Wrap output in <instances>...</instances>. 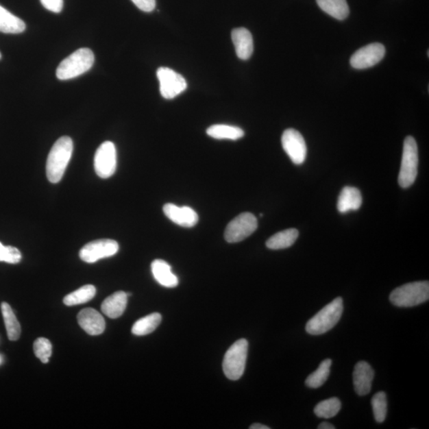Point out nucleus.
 Returning a JSON list of instances; mask_svg holds the SVG:
<instances>
[{
    "mask_svg": "<svg viewBox=\"0 0 429 429\" xmlns=\"http://www.w3.org/2000/svg\"><path fill=\"white\" fill-rule=\"evenodd\" d=\"M299 236V232L295 228H289L286 230L278 232L269 238L266 245L271 250H282L291 247L296 242Z\"/></svg>",
    "mask_w": 429,
    "mask_h": 429,
    "instance_id": "aec40b11",
    "label": "nucleus"
},
{
    "mask_svg": "<svg viewBox=\"0 0 429 429\" xmlns=\"http://www.w3.org/2000/svg\"><path fill=\"white\" fill-rule=\"evenodd\" d=\"M117 167V152L112 142L103 143L94 158V168L97 176L103 179L111 177Z\"/></svg>",
    "mask_w": 429,
    "mask_h": 429,
    "instance_id": "6e6552de",
    "label": "nucleus"
},
{
    "mask_svg": "<svg viewBox=\"0 0 429 429\" xmlns=\"http://www.w3.org/2000/svg\"><path fill=\"white\" fill-rule=\"evenodd\" d=\"M258 219L250 212L239 214L228 224L224 238L228 243L242 242L257 230Z\"/></svg>",
    "mask_w": 429,
    "mask_h": 429,
    "instance_id": "0eeeda50",
    "label": "nucleus"
},
{
    "mask_svg": "<svg viewBox=\"0 0 429 429\" xmlns=\"http://www.w3.org/2000/svg\"><path fill=\"white\" fill-rule=\"evenodd\" d=\"M26 29V24L13 14L0 6V32L4 34H20Z\"/></svg>",
    "mask_w": 429,
    "mask_h": 429,
    "instance_id": "412c9836",
    "label": "nucleus"
},
{
    "mask_svg": "<svg viewBox=\"0 0 429 429\" xmlns=\"http://www.w3.org/2000/svg\"><path fill=\"white\" fill-rule=\"evenodd\" d=\"M375 372L368 363L358 362L353 372L354 387L358 395L365 396L371 392Z\"/></svg>",
    "mask_w": 429,
    "mask_h": 429,
    "instance_id": "2eb2a0df",
    "label": "nucleus"
},
{
    "mask_svg": "<svg viewBox=\"0 0 429 429\" xmlns=\"http://www.w3.org/2000/svg\"><path fill=\"white\" fill-rule=\"evenodd\" d=\"M94 62V53L91 49H79L60 63L56 71L57 77L61 81L76 78L90 71Z\"/></svg>",
    "mask_w": 429,
    "mask_h": 429,
    "instance_id": "7ed1b4c3",
    "label": "nucleus"
},
{
    "mask_svg": "<svg viewBox=\"0 0 429 429\" xmlns=\"http://www.w3.org/2000/svg\"><path fill=\"white\" fill-rule=\"evenodd\" d=\"M119 250V243L113 239L103 238L90 242L79 251V256L87 263L114 256Z\"/></svg>",
    "mask_w": 429,
    "mask_h": 429,
    "instance_id": "1a4fd4ad",
    "label": "nucleus"
},
{
    "mask_svg": "<svg viewBox=\"0 0 429 429\" xmlns=\"http://www.w3.org/2000/svg\"><path fill=\"white\" fill-rule=\"evenodd\" d=\"M73 151V143L71 137H61L53 144L47 162V176L49 182L57 184L61 181Z\"/></svg>",
    "mask_w": 429,
    "mask_h": 429,
    "instance_id": "f257e3e1",
    "label": "nucleus"
},
{
    "mask_svg": "<svg viewBox=\"0 0 429 429\" xmlns=\"http://www.w3.org/2000/svg\"><path fill=\"white\" fill-rule=\"evenodd\" d=\"M207 134L213 138L229 139V140H238L244 136V132L241 127L224 125V124H216L208 127Z\"/></svg>",
    "mask_w": 429,
    "mask_h": 429,
    "instance_id": "393cba45",
    "label": "nucleus"
},
{
    "mask_svg": "<svg viewBox=\"0 0 429 429\" xmlns=\"http://www.w3.org/2000/svg\"><path fill=\"white\" fill-rule=\"evenodd\" d=\"M331 359L327 358L323 360L316 371L309 376L306 380V385L309 388L317 389L323 385L324 382L330 375V368L332 366Z\"/></svg>",
    "mask_w": 429,
    "mask_h": 429,
    "instance_id": "bb28decb",
    "label": "nucleus"
},
{
    "mask_svg": "<svg viewBox=\"0 0 429 429\" xmlns=\"http://www.w3.org/2000/svg\"><path fill=\"white\" fill-rule=\"evenodd\" d=\"M163 212L169 219L181 227L193 228L197 225L199 221L197 213L191 207H179L169 203L164 204Z\"/></svg>",
    "mask_w": 429,
    "mask_h": 429,
    "instance_id": "ddd939ff",
    "label": "nucleus"
},
{
    "mask_svg": "<svg viewBox=\"0 0 429 429\" xmlns=\"http://www.w3.org/2000/svg\"><path fill=\"white\" fill-rule=\"evenodd\" d=\"M363 204L361 192L355 187L346 186L342 189L339 196L337 209L341 213L356 211Z\"/></svg>",
    "mask_w": 429,
    "mask_h": 429,
    "instance_id": "f3484780",
    "label": "nucleus"
},
{
    "mask_svg": "<svg viewBox=\"0 0 429 429\" xmlns=\"http://www.w3.org/2000/svg\"><path fill=\"white\" fill-rule=\"evenodd\" d=\"M42 6L49 12L54 13L62 12L63 9V0H40Z\"/></svg>",
    "mask_w": 429,
    "mask_h": 429,
    "instance_id": "2f4dec72",
    "label": "nucleus"
},
{
    "mask_svg": "<svg viewBox=\"0 0 429 429\" xmlns=\"http://www.w3.org/2000/svg\"><path fill=\"white\" fill-rule=\"evenodd\" d=\"M248 352V342L245 339L233 343L224 356L223 369L224 375L230 380L236 381L245 371Z\"/></svg>",
    "mask_w": 429,
    "mask_h": 429,
    "instance_id": "423d86ee",
    "label": "nucleus"
},
{
    "mask_svg": "<svg viewBox=\"0 0 429 429\" xmlns=\"http://www.w3.org/2000/svg\"><path fill=\"white\" fill-rule=\"evenodd\" d=\"M341 408V401L337 397H332L318 403L314 408V413L318 417L329 419L336 417Z\"/></svg>",
    "mask_w": 429,
    "mask_h": 429,
    "instance_id": "cd10ccee",
    "label": "nucleus"
},
{
    "mask_svg": "<svg viewBox=\"0 0 429 429\" xmlns=\"http://www.w3.org/2000/svg\"><path fill=\"white\" fill-rule=\"evenodd\" d=\"M22 259V254L19 249L12 246H3L0 243V262L17 264Z\"/></svg>",
    "mask_w": 429,
    "mask_h": 429,
    "instance_id": "7c9ffc66",
    "label": "nucleus"
},
{
    "mask_svg": "<svg viewBox=\"0 0 429 429\" xmlns=\"http://www.w3.org/2000/svg\"><path fill=\"white\" fill-rule=\"evenodd\" d=\"M1 310L9 340L12 341H18L20 335H21V326H20L12 307L9 306V304L3 302Z\"/></svg>",
    "mask_w": 429,
    "mask_h": 429,
    "instance_id": "b1692460",
    "label": "nucleus"
},
{
    "mask_svg": "<svg viewBox=\"0 0 429 429\" xmlns=\"http://www.w3.org/2000/svg\"><path fill=\"white\" fill-rule=\"evenodd\" d=\"M162 322L160 313L154 312L147 317L139 319L134 323L132 332L138 336H147L152 333Z\"/></svg>",
    "mask_w": 429,
    "mask_h": 429,
    "instance_id": "5701e85b",
    "label": "nucleus"
},
{
    "mask_svg": "<svg viewBox=\"0 0 429 429\" xmlns=\"http://www.w3.org/2000/svg\"><path fill=\"white\" fill-rule=\"evenodd\" d=\"M0 361H1V358H0Z\"/></svg>",
    "mask_w": 429,
    "mask_h": 429,
    "instance_id": "e433bc0d",
    "label": "nucleus"
},
{
    "mask_svg": "<svg viewBox=\"0 0 429 429\" xmlns=\"http://www.w3.org/2000/svg\"><path fill=\"white\" fill-rule=\"evenodd\" d=\"M343 312V299H334L308 321L306 332L310 335L319 336L330 331L340 321Z\"/></svg>",
    "mask_w": 429,
    "mask_h": 429,
    "instance_id": "f03ea898",
    "label": "nucleus"
},
{
    "mask_svg": "<svg viewBox=\"0 0 429 429\" xmlns=\"http://www.w3.org/2000/svg\"><path fill=\"white\" fill-rule=\"evenodd\" d=\"M271 428L267 426H264L262 425V424H253L252 426H251L250 429H269Z\"/></svg>",
    "mask_w": 429,
    "mask_h": 429,
    "instance_id": "f704fd0d",
    "label": "nucleus"
},
{
    "mask_svg": "<svg viewBox=\"0 0 429 429\" xmlns=\"http://www.w3.org/2000/svg\"><path fill=\"white\" fill-rule=\"evenodd\" d=\"M373 417L378 423L386 420L387 414V398L385 392H378L371 399Z\"/></svg>",
    "mask_w": 429,
    "mask_h": 429,
    "instance_id": "c85d7f7f",
    "label": "nucleus"
},
{
    "mask_svg": "<svg viewBox=\"0 0 429 429\" xmlns=\"http://www.w3.org/2000/svg\"><path fill=\"white\" fill-rule=\"evenodd\" d=\"M128 296L127 293L118 291L112 294L103 301L101 310L107 317L112 319L121 317L126 310Z\"/></svg>",
    "mask_w": 429,
    "mask_h": 429,
    "instance_id": "a211bd4d",
    "label": "nucleus"
},
{
    "mask_svg": "<svg viewBox=\"0 0 429 429\" xmlns=\"http://www.w3.org/2000/svg\"><path fill=\"white\" fill-rule=\"evenodd\" d=\"M1 58H2V55H1V53H0V59H1Z\"/></svg>",
    "mask_w": 429,
    "mask_h": 429,
    "instance_id": "c9c22d12",
    "label": "nucleus"
},
{
    "mask_svg": "<svg viewBox=\"0 0 429 429\" xmlns=\"http://www.w3.org/2000/svg\"><path fill=\"white\" fill-rule=\"evenodd\" d=\"M429 299V282L427 281L405 284L392 291L390 301L397 307L410 308L425 303Z\"/></svg>",
    "mask_w": 429,
    "mask_h": 429,
    "instance_id": "20e7f679",
    "label": "nucleus"
},
{
    "mask_svg": "<svg viewBox=\"0 0 429 429\" xmlns=\"http://www.w3.org/2000/svg\"><path fill=\"white\" fill-rule=\"evenodd\" d=\"M232 39L239 59L248 60L254 52L252 34L246 28H236L232 32Z\"/></svg>",
    "mask_w": 429,
    "mask_h": 429,
    "instance_id": "dca6fc26",
    "label": "nucleus"
},
{
    "mask_svg": "<svg viewBox=\"0 0 429 429\" xmlns=\"http://www.w3.org/2000/svg\"><path fill=\"white\" fill-rule=\"evenodd\" d=\"M79 326L90 336H99L106 330V323L96 309L87 308L78 313Z\"/></svg>",
    "mask_w": 429,
    "mask_h": 429,
    "instance_id": "4468645a",
    "label": "nucleus"
},
{
    "mask_svg": "<svg viewBox=\"0 0 429 429\" xmlns=\"http://www.w3.org/2000/svg\"><path fill=\"white\" fill-rule=\"evenodd\" d=\"M96 293V287L93 285H86L68 294L67 296L64 297L63 302L67 306H77V304L91 301Z\"/></svg>",
    "mask_w": 429,
    "mask_h": 429,
    "instance_id": "a878e982",
    "label": "nucleus"
},
{
    "mask_svg": "<svg viewBox=\"0 0 429 429\" xmlns=\"http://www.w3.org/2000/svg\"><path fill=\"white\" fill-rule=\"evenodd\" d=\"M319 429H335L332 424L328 422H322L320 426H318Z\"/></svg>",
    "mask_w": 429,
    "mask_h": 429,
    "instance_id": "72a5a7b5",
    "label": "nucleus"
},
{
    "mask_svg": "<svg viewBox=\"0 0 429 429\" xmlns=\"http://www.w3.org/2000/svg\"><path fill=\"white\" fill-rule=\"evenodd\" d=\"M418 147L412 136H408L404 141L402 159L398 184L403 188L410 187L415 182L418 173Z\"/></svg>",
    "mask_w": 429,
    "mask_h": 429,
    "instance_id": "39448f33",
    "label": "nucleus"
},
{
    "mask_svg": "<svg viewBox=\"0 0 429 429\" xmlns=\"http://www.w3.org/2000/svg\"><path fill=\"white\" fill-rule=\"evenodd\" d=\"M151 271L156 280L161 286L174 288L178 286V278L172 271V267L166 261L156 259L151 264Z\"/></svg>",
    "mask_w": 429,
    "mask_h": 429,
    "instance_id": "6ab92c4d",
    "label": "nucleus"
},
{
    "mask_svg": "<svg viewBox=\"0 0 429 429\" xmlns=\"http://www.w3.org/2000/svg\"><path fill=\"white\" fill-rule=\"evenodd\" d=\"M284 151L295 164H302L306 161L307 147L302 134L295 129H287L282 136Z\"/></svg>",
    "mask_w": 429,
    "mask_h": 429,
    "instance_id": "9b49d317",
    "label": "nucleus"
},
{
    "mask_svg": "<svg viewBox=\"0 0 429 429\" xmlns=\"http://www.w3.org/2000/svg\"><path fill=\"white\" fill-rule=\"evenodd\" d=\"M34 352L43 363H48L52 355L51 342L46 338L40 337L34 343Z\"/></svg>",
    "mask_w": 429,
    "mask_h": 429,
    "instance_id": "c756f323",
    "label": "nucleus"
},
{
    "mask_svg": "<svg viewBox=\"0 0 429 429\" xmlns=\"http://www.w3.org/2000/svg\"><path fill=\"white\" fill-rule=\"evenodd\" d=\"M318 6L323 12L338 20H344L349 16L347 0H317Z\"/></svg>",
    "mask_w": 429,
    "mask_h": 429,
    "instance_id": "4be33fe9",
    "label": "nucleus"
},
{
    "mask_svg": "<svg viewBox=\"0 0 429 429\" xmlns=\"http://www.w3.org/2000/svg\"><path fill=\"white\" fill-rule=\"evenodd\" d=\"M157 77L160 82V93L164 99H173L187 88L186 79L171 69L159 68Z\"/></svg>",
    "mask_w": 429,
    "mask_h": 429,
    "instance_id": "9d476101",
    "label": "nucleus"
},
{
    "mask_svg": "<svg viewBox=\"0 0 429 429\" xmlns=\"http://www.w3.org/2000/svg\"><path fill=\"white\" fill-rule=\"evenodd\" d=\"M132 1L145 12H151L156 7V0H132Z\"/></svg>",
    "mask_w": 429,
    "mask_h": 429,
    "instance_id": "473e14b6",
    "label": "nucleus"
},
{
    "mask_svg": "<svg viewBox=\"0 0 429 429\" xmlns=\"http://www.w3.org/2000/svg\"><path fill=\"white\" fill-rule=\"evenodd\" d=\"M386 54V48L381 43H371L358 49L352 55L351 66L356 69H365L375 66Z\"/></svg>",
    "mask_w": 429,
    "mask_h": 429,
    "instance_id": "f8f14e48",
    "label": "nucleus"
}]
</instances>
